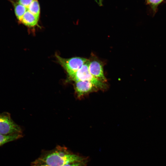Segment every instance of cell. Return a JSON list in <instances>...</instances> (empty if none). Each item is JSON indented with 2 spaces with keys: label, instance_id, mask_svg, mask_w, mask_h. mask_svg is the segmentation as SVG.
<instances>
[{
  "label": "cell",
  "instance_id": "9",
  "mask_svg": "<svg viewBox=\"0 0 166 166\" xmlns=\"http://www.w3.org/2000/svg\"><path fill=\"white\" fill-rule=\"evenodd\" d=\"M22 136V134L4 135L0 133V146L7 143L17 140Z\"/></svg>",
  "mask_w": 166,
  "mask_h": 166
},
{
  "label": "cell",
  "instance_id": "10",
  "mask_svg": "<svg viewBox=\"0 0 166 166\" xmlns=\"http://www.w3.org/2000/svg\"><path fill=\"white\" fill-rule=\"evenodd\" d=\"M164 0H146L147 4L150 6L154 12H156L157 6Z\"/></svg>",
  "mask_w": 166,
  "mask_h": 166
},
{
  "label": "cell",
  "instance_id": "6",
  "mask_svg": "<svg viewBox=\"0 0 166 166\" xmlns=\"http://www.w3.org/2000/svg\"><path fill=\"white\" fill-rule=\"evenodd\" d=\"M75 91L78 97L98 90L91 82L88 81L75 82Z\"/></svg>",
  "mask_w": 166,
  "mask_h": 166
},
{
  "label": "cell",
  "instance_id": "8",
  "mask_svg": "<svg viewBox=\"0 0 166 166\" xmlns=\"http://www.w3.org/2000/svg\"><path fill=\"white\" fill-rule=\"evenodd\" d=\"M39 17L30 12L25 14L20 21L25 25L30 27H33L37 25Z\"/></svg>",
  "mask_w": 166,
  "mask_h": 166
},
{
  "label": "cell",
  "instance_id": "4",
  "mask_svg": "<svg viewBox=\"0 0 166 166\" xmlns=\"http://www.w3.org/2000/svg\"><path fill=\"white\" fill-rule=\"evenodd\" d=\"M0 133L4 135L22 134L21 128L12 120L8 112L0 113Z\"/></svg>",
  "mask_w": 166,
  "mask_h": 166
},
{
  "label": "cell",
  "instance_id": "5",
  "mask_svg": "<svg viewBox=\"0 0 166 166\" xmlns=\"http://www.w3.org/2000/svg\"><path fill=\"white\" fill-rule=\"evenodd\" d=\"M57 60L68 73L69 77L74 75L88 60L87 59L78 57L64 58L56 55Z\"/></svg>",
  "mask_w": 166,
  "mask_h": 166
},
{
  "label": "cell",
  "instance_id": "3",
  "mask_svg": "<svg viewBox=\"0 0 166 166\" xmlns=\"http://www.w3.org/2000/svg\"><path fill=\"white\" fill-rule=\"evenodd\" d=\"M90 61L88 60L72 76L69 78L75 82L88 81L91 82L98 89L104 90L107 86L103 82L93 76L89 70Z\"/></svg>",
  "mask_w": 166,
  "mask_h": 166
},
{
  "label": "cell",
  "instance_id": "2",
  "mask_svg": "<svg viewBox=\"0 0 166 166\" xmlns=\"http://www.w3.org/2000/svg\"><path fill=\"white\" fill-rule=\"evenodd\" d=\"M13 5L16 16L20 22L26 12L31 13L39 17L40 10L38 0H9Z\"/></svg>",
  "mask_w": 166,
  "mask_h": 166
},
{
  "label": "cell",
  "instance_id": "12",
  "mask_svg": "<svg viewBox=\"0 0 166 166\" xmlns=\"http://www.w3.org/2000/svg\"><path fill=\"white\" fill-rule=\"evenodd\" d=\"M31 165L32 166H49L47 164L37 162L35 161L31 163Z\"/></svg>",
  "mask_w": 166,
  "mask_h": 166
},
{
  "label": "cell",
  "instance_id": "7",
  "mask_svg": "<svg viewBox=\"0 0 166 166\" xmlns=\"http://www.w3.org/2000/svg\"><path fill=\"white\" fill-rule=\"evenodd\" d=\"M89 70L90 73L96 78L104 82L107 81L102 65L98 61L94 60L90 61Z\"/></svg>",
  "mask_w": 166,
  "mask_h": 166
},
{
  "label": "cell",
  "instance_id": "1",
  "mask_svg": "<svg viewBox=\"0 0 166 166\" xmlns=\"http://www.w3.org/2000/svg\"><path fill=\"white\" fill-rule=\"evenodd\" d=\"M85 157L73 153L65 147L58 146L42 154L35 162L49 166H62L75 162L85 160Z\"/></svg>",
  "mask_w": 166,
  "mask_h": 166
},
{
  "label": "cell",
  "instance_id": "11",
  "mask_svg": "<svg viewBox=\"0 0 166 166\" xmlns=\"http://www.w3.org/2000/svg\"><path fill=\"white\" fill-rule=\"evenodd\" d=\"M86 163L85 160L69 163L62 166H85Z\"/></svg>",
  "mask_w": 166,
  "mask_h": 166
}]
</instances>
